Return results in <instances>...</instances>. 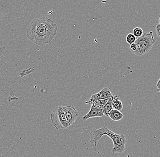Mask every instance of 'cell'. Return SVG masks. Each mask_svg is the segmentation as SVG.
Segmentation results:
<instances>
[{
    "label": "cell",
    "instance_id": "cell-2",
    "mask_svg": "<svg viewBox=\"0 0 160 157\" xmlns=\"http://www.w3.org/2000/svg\"><path fill=\"white\" fill-rule=\"evenodd\" d=\"M156 42L152 32L144 33L140 37L138 38L135 43L138 46V49L134 53L137 56L146 55L152 50Z\"/></svg>",
    "mask_w": 160,
    "mask_h": 157
},
{
    "label": "cell",
    "instance_id": "cell-14",
    "mask_svg": "<svg viewBox=\"0 0 160 157\" xmlns=\"http://www.w3.org/2000/svg\"><path fill=\"white\" fill-rule=\"evenodd\" d=\"M136 40H137V38L135 37L134 35L133 34V33H129L126 37V42L129 44L134 43Z\"/></svg>",
    "mask_w": 160,
    "mask_h": 157
},
{
    "label": "cell",
    "instance_id": "cell-20",
    "mask_svg": "<svg viewBox=\"0 0 160 157\" xmlns=\"http://www.w3.org/2000/svg\"><path fill=\"white\" fill-rule=\"evenodd\" d=\"M159 23H160V15L159 16Z\"/></svg>",
    "mask_w": 160,
    "mask_h": 157
},
{
    "label": "cell",
    "instance_id": "cell-16",
    "mask_svg": "<svg viewBox=\"0 0 160 157\" xmlns=\"http://www.w3.org/2000/svg\"><path fill=\"white\" fill-rule=\"evenodd\" d=\"M137 49H138V46L136 43L134 42L130 44V50L133 54L135 52L137 51Z\"/></svg>",
    "mask_w": 160,
    "mask_h": 157
},
{
    "label": "cell",
    "instance_id": "cell-7",
    "mask_svg": "<svg viewBox=\"0 0 160 157\" xmlns=\"http://www.w3.org/2000/svg\"><path fill=\"white\" fill-rule=\"evenodd\" d=\"M65 115L70 125H73L78 116L79 113L75 107L73 106H66L64 107Z\"/></svg>",
    "mask_w": 160,
    "mask_h": 157
},
{
    "label": "cell",
    "instance_id": "cell-15",
    "mask_svg": "<svg viewBox=\"0 0 160 157\" xmlns=\"http://www.w3.org/2000/svg\"><path fill=\"white\" fill-rule=\"evenodd\" d=\"M5 50H6V47L2 42L0 40V61L1 59L3 58V56L2 55V53L4 52Z\"/></svg>",
    "mask_w": 160,
    "mask_h": 157
},
{
    "label": "cell",
    "instance_id": "cell-4",
    "mask_svg": "<svg viewBox=\"0 0 160 157\" xmlns=\"http://www.w3.org/2000/svg\"><path fill=\"white\" fill-rule=\"evenodd\" d=\"M112 140L114 147L112 153L123 154L126 150V145L127 140L124 135H118L113 132L109 137Z\"/></svg>",
    "mask_w": 160,
    "mask_h": 157
},
{
    "label": "cell",
    "instance_id": "cell-1",
    "mask_svg": "<svg viewBox=\"0 0 160 157\" xmlns=\"http://www.w3.org/2000/svg\"><path fill=\"white\" fill-rule=\"evenodd\" d=\"M58 29V26L52 20L43 17L32 20L26 36L36 45L45 46L54 38Z\"/></svg>",
    "mask_w": 160,
    "mask_h": 157
},
{
    "label": "cell",
    "instance_id": "cell-10",
    "mask_svg": "<svg viewBox=\"0 0 160 157\" xmlns=\"http://www.w3.org/2000/svg\"><path fill=\"white\" fill-rule=\"evenodd\" d=\"M112 103L113 99L112 97L110 98L108 102L103 108V112L104 114L106 116H109V114L110 111L112 110H113Z\"/></svg>",
    "mask_w": 160,
    "mask_h": 157
},
{
    "label": "cell",
    "instance_id": "cell-12",
    "mask_svg": "<svg viewBox=\"0 0 160 157\" xmlns=\"http://www.w3.org/2000/svg\"><path fill=\"white\" fill-rule=\"evenodd\" d=\"M110 98L105 99V100H99L95 102L93 104L98 107L103 109L107 103L108 102Z\"/></svg>",
    "mask_w": 160,
    "mask_h": 157
},
{
    "label": "cell",
    "instance_id": "cell-6",
    "mask_svg": "<svg viewBox=\"0 0 160 157\" xmlns=\"http://www.w3.org/2000/svg\"><path fill=\"white\" fill-rule=\"evenodd\" d=\"M113 95L109 89L108 88H104L100 91L99 92L92 95L89 100L88 101L85 102V103L86 104L92 105L97 101L110 98Z\"/></svg>",
    "mask_w": 160,
    "mask_h": 157
},
{
    "label": "cell",
    "instance_id": "cell-3",
    "mask_svg": "<svg viewBox=\"0 0 160 157\" xmlns=\"http://www.w3.org/2000/svg\"><path fill=\"white\" fill-rule=\"evenodd\" d=\"M51 120L52 124L57 130L68 129L70 125L65 115L64 107H57L51 114Z\"/></svg>",
    "mask_w": 160,
    "mask_h": 157
},
{
    "label": "cell",
    "instance_id": "cell-8",
    "mask_svg": "<svg viewBox=\"0 0 160 157\" xmlns=\"http://www.w3.org/2000/svg\"><path fill=\"white\" fill-rule=\"evenodd\" d=\"M104 115L102 109L96 106L94 104L92 105L89 112L82 117L83 120L86 121L90 118L102 117Z\"/></svg>",
    "mask_w": 160,
    "mask_h": 157
},
{
    "label": "cell",
    "instance_id": "cell-5",
    "mask_svg": "<svg viewBox=\"0 0 160 157\" xmlns=\"http://www.w3.org/2000/svg\"><path fill=\"white\" fill-rule=\"evenodd\" d=\"M111 130L106 126H103L99 129L93 128L92 130L90 133V143L92 145V150L97 151V145L100 139L104 135L108 136Z\"/></svg>",
    "mask_w": 160,
    "mask_h": 157
},
{
    "label": "cell",
    "instance_id": "cell-13",
    "mask_svg": "<svg viewBox=\"0 0 160 157\" xmlns=\"http://www.w3.org/2000/svg\"><path fill=\"white\" fill-rule=\"evenodd\" d=\"M143 33V31L140 27L135 28L133 30V34L134 35L136 38L140 37Z\"/></svg>",
    "mask_w": 160,
    "mask_h": 157
},
{
    "label": "cell",
    "instance_id": "cell-17",
    "mask_svg": "<svg viewBox=\"0 0 160 157\" xmlns=\"http://www.w3.org/2000/svg\"><path fill=\"white\" fill-rule=\"evenodd\" d=\"M156 32L158 37L160 38V23L158 24L156 26Z\"/></svg>",
    "mask_w": 160,
    "mask_h": 157
},
{
    "label": "cell",
    "instance_id": "cell-18",
    "mask_svg": "<svg viewBox=\"0 0 160 157\" xmlns=\"http://www.w3.org/2000/svg\"><path fill=\"white\" fill-rule=\"evenodd\" d=\"M156 86H157L158 89H160V78L159 79L158 82H157V84H156Z\"/></svg>",
    "mask_w": 160,
    "mask_h": 157
},
{
    "label": "cell",
    "instance_id": "cell-19",
    "mask_svg": "<svg viewBox=\"0 0 160 157\" xmlns=\"http://www.w3.org/2000/svg\"><path fill=\"white\" fill-rule=\"evenodd\" d=\"M157 91H158V92H159L160 93V89H158V90H157Z\"/></svg>",
    "mask_w": 160,
    "mask_h": 157
},
{
    "label": "cell",
    "instance_id": "cell-9",
    "mask_svg": "<svg viewBox=\"0 0 160 157\" xmlns=\"http://www.w3.org/2000/svg\"><path fill=\"white\" fill-rule=\"evenodd\" d=\"M109 117L111 120L115 121H118L120 120H122L123 118L124 115L120 111L117 110H112L110 111L109 114Z\"/></svg>",
    "mask_w": 160,
    "mask_h": 157
},
{
    "label": "cell",
    "instance_id": "cell-11",
    "mask_svg": "<svg viewBox=\"0 0 160 157\" xmlns=\"http://www.w3.org/2000/svg\"><path fill=\"white\" fill-rule=\"evenodd\" d=\"M113 109L121 111L123 109V105L122 101L119 100H116L113 101Z\"/></svg>",
    "mask_w": 160,
    "mask_h": 157
}]
</instances>
